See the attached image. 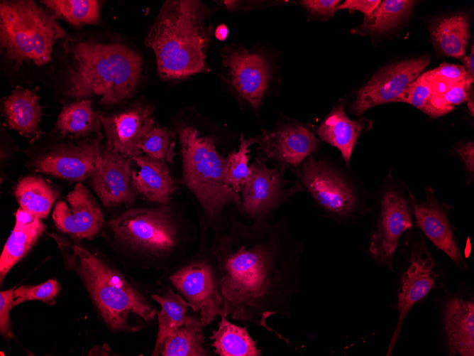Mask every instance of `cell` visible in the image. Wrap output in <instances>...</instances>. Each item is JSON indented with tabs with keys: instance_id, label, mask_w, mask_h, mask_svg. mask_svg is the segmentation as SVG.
Instances as JSON below:
<instances>
[{
	"instance_id": "3",
	"label": "cell",
	"mask_w": 474,
	"mask_h": 356,
	"mask_svg": "<svg viewBox=\"0 0 474 356\" xmlns=\"http://www.w3.org/2000/svg\"><path fill=\"white\" fill-rule=\"evenodd\" d=\"M50 235L66 266L79 277L111 330L135 332L154 319L155 307L116 269L82 245Z\"/></svg>"
},
{
	"instance_id": "6",
	"label": "cell",
	"mask_w": 474,
	"mask_h": 356,
	"mask_svg": "<svg viewBox=\"0 0 474 356\" xmlns=\"http://www.w3.org/2000/svg\"><path fill=\"white\" fill-rule=\"evenodd\" d=\"M65 36L54 16L34 1H1V50L16 67L46 65L56 41Z\"/></svg>"
},
{
	"instance_id": "28",
	"label": "cell",
	"mask_w": 474,
	"mask_h": 356,
	"mask_svg": "<svg viewBox=\"0 0 474 356\" xmlns=\"http://www.w3.org/2000/svg\"><path fill=\"white\" fill-rule=\"evenodd\" d=\"M431 35L442 53L461 60L470 38L469 18L465 14L441 18L431 26Z\"/></svg>"
},
{
	"instance_id": "5",
	"label": "cell",
	"mask_w": 474,
	"mask_h": 356,
	"mask_svg": "<svg viewBox=\"0 0 474 356\" xmlns=\"http://www.w3.org/2000/svg\"><path fill=\"white\" fill-rule=\"evenodd\" d=\"M178 134L184 180L200 205L207 224L213 227L229 207L240 212L241 196L226 183V156L217 150L216 138L202 136L187 124L178 127Z\"/></svg>"
},
{
	"instance_id": "38",
	"label": "cell",
	"mask_w": 474,
	"mask_h": 356,
	"mask_svg": "<svg viewBox=\"0 0 474 356\" xmlns=\"http://www.w3.org/2000/svg\"><path fill=\"white\" fill-rule=\"evenodd\" d=\"M60 290L61 286L56 279H48L35 286H21L14 290L13 306L25 301L35 300L48 305L55 304V298Z\"/></svg>"
},
{
	"instance_id": "12",
	"label": "cell",
	"mask_w": 474,
	"mask_h": 356,
	"mask_svg": "<svg viewBox=\"0 0 474 356\" xmlns=\"http://www.w3.org/2000/svg\"><path fill=\"white\" fill-rule=\"evenodd\" d=\"M413 196L390 188L381 197L368 250L379 267L394 272L395 254L403 234L413 225Z\"/></svg>"
},
{
	"instance_id": "29",
	"label": "cell",
	"mask_w": 474,
	"mask_h": 356,
	"mask_svg": "<svg viewBox=\"0 0 474 356\" xmlns=\"http://www.w3.org/2000/svg\"><path fill=\"white\" fill-rule=\"evenodd\" d=\"M218 327L211 332V345L219 356H261L262 352L257 347L247 330L230 322L226 316H220Z\"/></svg>"
},
{
	"instance_id": "30",
	"label": "cell",
	"mask_w": 474,
	"mask_h": 356,
	"mask_svg": "<svg viewBox=\"0 0 474 356\" xmlns=\"http://www.w3.org/2000/svg\"><path fill=\"white\" fill-rule=\"evenodd\" d=\"M203 326L199 318L189 315L187 321L161 344L159 355L162 356H207Z\"/></svg>"
},
{
	"instance_id": "44",
	"label": "cell",
	"mask_w": 474,
	"mask_h": 356,
	"mask_svg": "<svg viewBox=\"0 0 474 356\" xmlns=\"http://www.w3.org/2000/svg\"><path fill=\"white\" fill-rule=\"evenodd\" d=\"M463 66L465 67L470 77L474 80V46L471 47L470 54L468 56H465L462 60Z\"/></svg>"
},
{
	"instance_id": "32",
	"label": "cell",
	"mask_w": 474,
	"mask_h": 356,
	"mask_svg": "<svg viewBox=\"0 0 474 356\" xmlns=\"http://www.w3.org/2000/svg\"><path fill=\"white\" fill-rule=\"evenodd\" d=\"M101 1L97 0H44L41 3L55 18L79 27L98 23L101 19Z\"/></svg>"
},
{
	"instance_id": "25",
	"label": "cell",
	"mask_w": 474,
	"mask_h": 356,
	"mask_svg": "<svg viewBox=\"0 0 474 356\" xmlns=\"http://www.w3.org/2000/svg\"><path fill=\"white\" fill-rule=\"evenodd\" d=\"M364 126L363 121L348 118L344 105L333 108L316 129L317 136L324 142L337 148L347 167L357 144L358 136Z\"/></svg>"
},
{
	"instance_id": "19",
	"label": "cell",
	"mask_w": 474,
	"mask_h": 356,
	"mask_svg": "<svg viewBox=\"0 0 474 356\" xmlns=\"http://www.w3.org/2000/svg\"><path fill=\"white\" fill-rule=\"evenodd\" d=\"M52 217L59 231L77 240L94 238L104 223L101 209L80 183L55 203Z\"/></svg>"
},
{
	"instance_id": "26",
	"label": "cell",
	"mask_w": 474,
	"mask_h": 356,
	"mask_svg": "<svg viewBox=\"0 0 474 356\" xmlns=\"http://www.w3.org/2000/svg\"><path fill=\"white\" fill-rule=\"evenodd\" d=\"M100 115L93 110L91 100L77 99L62 108L55 129L60 136L70 139H102Z\"/></svg>"
},
{
	"instance_id": "21",
	"label": "cell",
	"mask_w": 474,
	"mask_h": 356,
	"mask_svg": "<svg viewBox=\"0 0 474 356\" xmlns=\"http://www.w3.org/2000/svg\"><path fill=\"white\" fill-rule=\"evenodd\" d=\"M132 162L104 146L99 166L89 177L90 185L106 207L131 205L136 198L131 180Z\"/></svg>"
},
{
	"instance_id": "7",
	"label": "cell",
	"mask_w": 474,
	"mask_h": 356,
	"mask_svg": "<svg viewBox=\"0 0 474 356\" xmlns=\"http://www.w3.org/2000/svg\"><path fill=\"white\" fill-rule=\"evenodd\" d=\"M108 225L120 243L155 258H167L180 242V226L167 205L128 209Z\"/></svg>"
},
{
	"instance_id": "23",
	"label": "cell",
	"mask_w": 474,
	"mask_h": 356,
	"mask_svg": "<svg viewBox=\"0 0 474 356\" xmlns=\"http://www.w3.org/2000/svg\"><path fill=\"white\" fill-rule=\"evenodd\" d=\"M137 166L132 170L131 180L137 193L149 202L169 204L175 190V183L165 162L146 155L131 158Z\"/></svg>"
},
{
	"instance_id": "10",
	"label": "cell",
	"mask_w": 474,
	"mask_h": 356,
	"mask_svg": "<svg viewBox=\"0 0 474 356\" xmlns=\"http://www.w3.org/2000/svg\"><path fill=\"white\" fill-rule=\"evenodd\" d=\"M439 317L441 351L447 356H474V293L461 281L456 291L445 284L433 293Z\"/></svg>"
},
{
	"instance_id": "1",
	"label": "cell",
	"mask_w": 474,
	"mask_h": 356,
	"mask_svg": "<svg viewBox=\"0 0 474 356\" xmlns=\"http://www.w3.org/2000/svg\"><path fill=\"white\" fill-rule=\"evenodd\" d=\"M213 229L209 252L217 272L221 316L263 328L290 344L267 322L276 315L290 318L299 288L303 245L287 219L245 224L225 215Z\"/></svg>"
},
{
	"instance_id": "11",
	"label": "cell",
	"mask_w": 474,
	"mask_h": 356,
	"mask_svg": "<svg viewBox=\"0 0 474 356\" xmlns=\"http://www.w3.org/2000/svg\"><path fill=\"white\" fill-rule=\"evenodd\" d=\"M266 160L258 152L240 192V212L253 221L270 220L282 205L299 193L295 181L285 178L287 169L279 165L270 167Z\"/></svg>"
},
{
	"instance_id": "14",
	"label": "cell",
	"mask_w": 474,
	"mask_h": 356,
	"mask_svg": "<svg viewBox=\"0 0 474 356\" xmlns=\"http://www.w3.org/2000/svg\"><path fill=\"white\" fill-rule=\"evenodd\" d=\"M258 152L276 165L292 169L316 152L319 141L305 126L291 120H282L271 129H263L252 137Z\"/></svg>"
},
{
	"instance_id": "46",
	"label": "cell",
	"mask_w": 474,
	"mask_h": 356,
	"mask_svg": "<svg viewBox=\"0 0 474 356\" xmlns=\"http://www.w3.org/2000/svg\"><path fill=\"white\" fill-rule=\"evenodd\" d=\"M468 107L469 109V111L471 113V116H473V109H474V104H473V99H471L468 102Z\"/></svg>"
},
{
	"instance_id": "18",
	"label": "cell",
	"mask_w": 474,
	"mask_h": 356,
	"mask_svg": "<svg viewBox=\"0 0 474 356\" xmlns=\"http://www.w3.org/2000/svg\"><path fill=\"white\" fill-rule=\"evenodd\" d=\"M425 200L413 198L415 225L434 247L445 253L458 270H467V261L455 238L453 227L448 220L452 206L440 203L431 188H425Z\"/></svg>"
},
{
	"instance_id": "33",
	"label": "cell",
	"mask_w": 474,
	"mask_h": 356,
	"mask_svg": "<svg viewBox=\"0 0 474 356\" xmlns=\"http://www.w3.org/2000/svg\"><path fill=\"white\" fill-rule=\"evenodd\" d=\"M414 2L410 0L382 1L369 16H365L358 30L378 33L387 31L409 16Z\"/></svg>"
},
{
	"instance_id": "37",
	"label": "cell",
	"mask_w": 474,
	"mask_h": 356,
	"mask_svg": "<svg viewBox=\"0 0 474 356\" xmlns=\"http://www.w3.org/2000/svg\"><path fill=\"white\" fill-rule=\"evenodd\" d=\"M431 84L428 72H426L407 87L397 102L409 103L431 117H441V114L431 104Z\"/></svg>"
},
{
	"instance_id": "8",
	"label": "cell",
	"mask_w": 474,
	"mask_h": 356,
	"mask_svg": "<svg viewBox=\"0 0 474 356\" xmlns=\"http://www.w3.org/2000/svg\"><path fill=\"white\" fill-rule=\"evenodd\" d=\"M290 171L299 193H307L328 217L346 222L363 212V200L357 188L327 161L312 155Z\"/></svg>"
},
{
	"instance_id": "31",
	"label": "cell",
	"mask_w": 474,
	"mask_h": 356,
	"mask_svg": "<svg viewBox=\"0 0 474 356\" xmlns=\"http://www.w3.org/2000/svg\"><path fill=\"white\" fill-rule=\"evenodd\" d=\"M151 298L160 306L157 311L158 328L156 341L152 355H159V350L163 340L187 320L188 303L180 294L171 287H167L162 294H153Z\"/></svg>"
},
{
	"instance_id": "17",
	"label": "cell",
	"mask_w": 474,
	"mask_h": 356,
	"mask_svg": "<svg viewBox=\"0 0 474 356\" xmlns=\"http://www.w3.org/2000/svg\"><path fill=\"white\" fill-rule=\"evenodd\" d=\"M228 82L253 108L258 109L268 88L270 66L260 54L244 48L225 46L221 51Z\"/></svg>"
},
{
	"instance_id": "45",
	"label": "cell",
	"mask_w": 474,
	"mask_h": 356,
	"mask_svg": "<svg viewBox=\"0 0 474 356\" xmlns=\"http://www.w3.org/2000/svg\"><path fill=\"white\" fill-rule=\"evenodd\" d=\"M228 34V29L226 26L221 24L215 30V36L219 41H225Z\"/></svg>"
},
{
	"instance_id": "36",
	"label": "cell",
	"mask_w": 474,
	"mask_h": 356,
	"mask_svg": "<svg viewBox=\"0 0 474 356\" xmlns=\"http://www.w3.org/2000/svg\"><path fill=\"white\" fill-rule=\"evenodd\" d=\"M175 135L163 126H155L138 146L145 155L165 163H172L175 156Z\"/></svg>"
},
{
	"instance_id": "39",
	"label": "cell",
	"mask_w": 474,
	"mask_h": 356,
	"mask_svg": "<svg viewBox=\"0 0 474 356\" xmlns=\"http://www.w3.org/2000/svg\"><path fill=\"white\" fill-rule=\"evenodd\" d=\"M15 288H11L0 292V333L6 340L15 338L10 320V311L13 307Z\"/></svg>"
},
{
	"instance_id": "2",
	"label": "cell",
	"mask_w": 474,
	"mask_h": 356,
	"mask_svg": "<svg viewBox=\"0 0 474 356\" xmlns=\"http://www.w3.org/2000/svg\"><path fill=\"white\" fill-rule=\"evenodd\" d=\"M70 59L66 70L65 92L77 99L96 96L104 106L128 99L138 86L143 61L140 55L120 43L67 41Z\"/></svg>"
},
{
	"instance_id": "22",
	"label": "cell",
	"mask_w": 474,
	"mask_h": 356,
	"mask_svg": "<svg viewBox=\"0 0 474 356\" xmlns=\"http://www.w3.org/2000/svg\"><path fill=\"white\" fill-rule=\"evenodd\" d=\"M33 89L16 86L1 102V114L9 128L26 137L31 144L43 134L40 128L41 106Z\"/></svg>"
},
{
	"instance_id": "40",
	"label": "cell",
	"mask_w": 474,
	"mask_h": 356,
	"mask_svg": "<svg viewBox=\"0 0 474 356\" xmlns=\"http://www.w3.org/2000/svg\"><path fill=\"white\" fill-rule=\"evenodd\" d=\"M429 73L434 79L449 82H457L470 78L463 65L447 63H441L438 68L429 70Z\"/></svg>"
},
{
	"instance_id": "13",
	"label": "cell",
	"mask_w": 474,
	"mask_h": 356,
	"mask_svg": "<svg viewBox=\"0 0 474 356\" xmlns=\"http://www.w3.org/2000/svg\"><path fill=\"white\" fill-rule=\"evenodd\" d=\"M169 280L189 308L198 313L203 327L221 315L217 272L210 252L181 266Z\"/></svg>"
},
{
	"instance_id": "20",
	"label": "cell",
	"mask_w": 474,
	"mask_h": 356,
	"mask_svg": "<svg viewBox=\"0 0 474 356\" xmlns=\"http://www.w3.org/2000/svg\"><path fill=\"white\" fill-rule=\"evenodd\" d=\"M108 149L133 158L143 155L138 146L155 126L150 106L134 105L112 114L100 115Z\"/></svg>"
},
{
	"instance_id": "35",
	"label": "cell",
	"mask_w": 474,
	"mask_h": 356,
	"mask_svg": "<svg viewBox=\"0 0 474 356\" xmlns=\"http://www.w3.org/2000/svg\"><path fill=\"white\" fill-rule=\"evenodd\" d=\"M253 144L252 137L246 139L241 134L238 150L226 156L224 167L225 181L233 191L238 194L250 174V147Z\"/></svg>"
},
{
	"instance_id": "15",
	"label": "cell",
	"mask_w": 474,
	"mask_h": 356,
	"mask_svg": "<svg viewBox=\"0 0 474 356\" xmlns=\"http://www.w3.org/2000/svg\"><path fill=\"white\" fill-rule=\"evenodd\" d=\"M101 138L82 139L72 144H60L33 161L35 171L71 180L82 181L95 171L101 163Z\"/></svg>"
},
{
	"instance_id": "9",
	"label": "cell",
	"mask_w": 474,
	"mask_h": 356,
	"mask_svg": "<svg viewBox=\"0 0 474 356\" xmlns=\"http://www.w3.org/2000/svg\"><path fill=\"white\" fill-rule=\"evenodd\" d=\"M404 260L394 267L397 288L392 307L397 313V323L385 352L392 355L404 320L413 307L428 298L444 284L446 269L439 268L426 243L420 239L413 242Z\"/></svg>"
},
{
	"instance_id": "24",
	"label": "cell",
	"mask_w": 474,
	"mask_h": 356,
	"mask_svg": "<svg viewBox=\"0 0 474 356\" xmlns=\"http://www.w3.org/2000/svg\"><path fill=\"white\" fill-rule=\"evenodd\" d=\"M45 230L41 219L19 207L15 212V225L4 246L0 257V281L35 244Z\"/></svg>"
},
{
	"instance_id": "34",
	"label": "cell",
	"mask_w": 474,
	"mask_h": 356,
	"mask_svg": "<svg viewBox=\"0 0 474 356\" xmlns=\"http://www.w3.org/2000/svg\"><path fill=\"white\" fill-rule=\"evenodd\" d=\"M432 87L431 104L441 116L452 112L454 106L468 102L473 97L470 78L449 82L432 78L427 71Z\"/></svg>"
},
{
	"instance_id": "4",
	"label": "cell",
	"mask_w": 474,
	"mask_h": 356,
	"mask_svg": "<svg viewBox=\"0 0 474 356\" xmlns=\"http://www.w3.org/2000/svg\"><path fill=\"white\" fill-rule=\"evenodd\" d=\"M206 5L196 0L165 1L145 41L155 55L161 77L180 80L208 70L206 54L212 36Z\"/></svg>"
},
{
	"instance_id": "41",
	"label": "cell",
	"mask_w": 474,
	"mask_h": 356,
	"mask_svg": "<svg viewBox=\"0 0 474 356\" xmlns=\"http://www.w3.org/2000/svg\"><path fill=\"white\" fill-rule=\"evenodd\" d=\"M339 2L338 0H305L300 1L301 4L312 14L324 16H334Z\"/></svg>"
},
{
	"instance_id": "16",
	"label": "cell",
	"mask_w": 474,
	"mask_h": 356,
	"mask_svg": "<svg viewBox=\"0 0 474 356\" xmlns=\"http://www.w3.org/2000/svg\"><path fill=\"white\" fill-rule=\"evenodd\" d=\"M429 63V58L423 56L384 67L358 90L349 109L356 116H360L376 105L397 102L399 96Z\"/></svg>"
},
{
	"instance_id": "27",
	"label": "cell",
	"mask_w": 474,
	"mask_h": 356,
	"mask_svg": "<svg viewBox=\"0 0 474 356\" xmlns=\"http://www.w3.org/2000/svg\"><path fill=\"white\" fill-rule=\"evenodd\" d=\"M14 196L23 210L39 219H45L59 198L57 189L40 176L21 178L13 190Z\"/></svg>"
},
{
	"instance_id": "43",
	"label": "cell",
	"mask_w": 474,
	"mask_h": 356,
	"mask_svg": "<svg viewBox=\"0 0 474 356\" xmlns=\"http://www.w3.org/2000/svg\"><path fill=\"white\" fill-rule=\"evenodd\" d=\"M458 155L463 161L465 169L471 178L474 173V144L473 142H468L461 145L456 149Z\"/></svg>"
},
{
	"instance_id": "42",
	"label": "cell",
	"mask_w": 474,
	"mask_h": 356,
	"mask_svg": "<svg viewBox=\"0 0 474 356\" xmlns=\"http://www.w3.org/2000/svg\"><path fill=\"white\" fill-rule=\"evenodd\" d=\"M380 1V0H346L336 7V11L348 9L350 13L358 11L364 14L365 16H368Z\"/></svg>"
}]
</instances>
